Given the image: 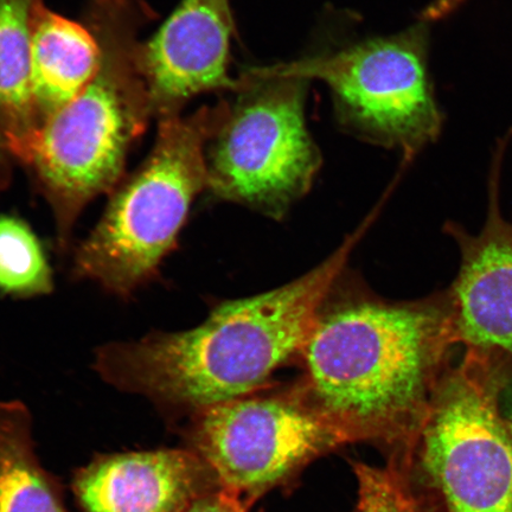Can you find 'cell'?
I'll return each mask as SVG.
<instances>
[{"label": "cell", "instance_id": "cell-8", "mask_svg": "<svg viewBox=\"0 0 512 512\" xmlns=\"http://www.w3.org/2000/svg\"><path fill=\"white\" fill-rule=\"evenodd\" d=\"M188 439L219 489L246 512L312 460L347 444L296 383L191 414Z\"/></svg>", "mask_w": 512, "mask_h": 512}, {"label": "cell", "instance_id": "cell-1", "mask_svg": "<svg viewBox=\"0 0 512 512\" xmlns=\"http://www.w3.org/2000/svg\"><path fill=\"white\" fill-rule=\"evenodd\" d=\"M341 279L300 355L297 387L347 443L371 441L412 458L456 347L446 292L388 302Z\"/></svg>", "mask_w": 512, "mask_h": 512}, {"label": "cell", "instance_id": "cell-11", "mask_svg": "<svg viewBox=\"0 0 512 512\" xmlns=\"http://www.w3.org/2000/svg\"><path fill=\"white\" fill-rule=\"evenodd\" d=\"M217 489L202 459L179 448L106 454L82 467L73 482L82 512H183Z\"/></svg>", "mask_w": 512, "mask_h": 512}, {"label": "cell", "instance_id": "cell-7", "mask_svg": "<svg viewBox=\"0 0 512 512\" xmlns=\"http://www.w3.org/2000/svg\"><path fill=\"white\" fill-rule=\"evenodd\" d=\"M285 66L325 82L338 124L363 142L400 150L412 160L440 136L444 117L428 73L424 24Z\"/></svg>", "mask_w": 512, "mask_h": 512}, {"label": "cell", "instance_id": "cell-14", "mask_svg": "<svg viewBox=\"0 0 512 512\" xmlns=\"http://www.w3.org/2000/svg\"><path fill=\"white\" fill-rule=\"evenodd\" d=\"M30 409L0 401V512H68L35 451Z\"/></svg>", "mask_w": 512, "mask_h": 512}, {"label": "cell", "instance_id": "cell-13", "mask_svg": "<svg viewBox=\"0 0 512 512\" xmlns=\"http://www.w3.org/2000/svg\"><path fill=\"white\" fill-rule=\"evenodd\" d=\"M36 0H0V131L15 163L28 164L38 121L31 91L30 18Z\"/></svg>", "mask_w": 512, "mask_h": 512}, {"label": "cell", "instance_id": "cell-12", "mask_svg": "<svg viewBox=\"0 0 512 512\" xmlns=\"http://www.w3.org/2000/svg\"><path fill=\"white\" fill-rule=\"evenodd\" d=\"M31 91L40 125L68 105L93 78L99 43L85 23L36 0L31 10Z\"/></svg>", "mask_w": 512, "mask_h": 512}, {"label": "cell", "instance_id": "cell-18", "mask_svg": "<svg viewBox=\"0 0 512 512\" xmlns=\"http://www.w3.org/2000/svg\"><path fill=\"white\" fill-rule=\"evenodd\" d=\"M15 160L12 158L5 143L2 131H0V194L8 190L14 176Z\"/></svg>", "mask_w": 512, "mask_h": 512}, {"label": "cell", "instance_id": "cell-10", "mask_svg": "<svg viewBox=\"0 0 512 512\" xmlns=\"http://www.w3.org/2000/svg\"><path fill=\"white\" fill-rule=\"evenodd\" d=\"M234 32L230 0L178 4L140 49L153 117L181 115L198 95L238 91L241 81L228 72Z\"/></svg>", "mask_w": 512, "mask_h": 512}, {"label": "cell", "instance_id": "cell-4", "mask_svg": "<svg viewBox=\"0 0 512 512\" xmlns=\"http://www.w3.org/2000/svg\"><path fill=\"white\" fill-rule=\"evenodd\" d=\"M229 113L230 102L221 100L187 117L158 120L150 155L108 195L104 215L76 248V279L126 299L158 277L192 202L207 190L208 146Z\"/></svg>", "mask_w": 512, "mask_h": 512}, {"label": "cell", "instance_id": "cell-6", "mask_svg": "<svg viewBox=\"0 0 512 512\" xmlns=\"http://www.w3.org/2000/svg\"><path fill=\"white\" fill-rule=\"evenodd\" d=\"M510 381L464 354L440 383L414 454L446 512H512V438L502 412Z\"/></svg>", "mask_w": 512, "mask_h": 512}, {"label": "cell", "instance_id": "cell-2", "mask_svg": "<svg viewBox=\"0 0 512 512\" xmlns=\"http://www.w3.org/2000/svg\"><path fill=\"white\" fill-rule=\"evenodd\" d=\"M361 235L291 283L217 306L194 329L102 345L95 351L96 374L168 414L191 415L260 392L275 371L299 361L320 306Z\"/></svg>", "mask_w": 512, "mask_h": 512}, {"label": "cell", "instance_id": "cell-9", "mask_svg": "<svg viewBox=\"0 0 512 512\" xmlns=\"http://www.w3.org/2000/svg\"><path fill=\"white\" fill-rule=\"evenodd\" d=\"M502 152L492 164L488 216L480 233L447 223L462 262L446 297L456 345L512 380V221L499 207Z\"/></svg>", "mask_w": 512, "mask_h": 512}, {"label": "cell", "instance_id": "cell-17", "mask_svg": "<svg viewBox=\"0 0 512 512\" xmlns=\"http://www.w3.org/2000/svg\"><path fill=\"white\" fill-rule=\"evenodd\" d=\"M183 512H246L220 489L197 497Z\"/></svg>", "mask_w": 512, "mask_h": 512}, {"label": "cell", "instance_id": "cell-15", "mask_svg": "<svg viewBox=\"0 0 512 512\" xmlns=\"http://www.w3.org/2000/svg\"><path fill=\"white\" fill-rule=\"evenodd\" d=\"M53 290V272L40 240L24 221L0 215V292L31 298Z\"/></svg>", "mask_w": 512, "mask_h": 512}, {"label": "cell", "instance_id": "cell-5", "mask_svg": "<svg viewBox=\"0 0 512 512\" xmlns=\"http://www.w3.org/2000/svg\"><path fill=\"white\" fill-rule=\"evenodd\" d=\"M240 81L207 153V190L280 220L311 189L322 166L305 123L310 80L284 64L253 70Z\"/></svg>", "mask_w": 512, "mask_h": 512}, {"label": "cell", "instance_id": "cell-19", "mask_svg": "<svg viewBox=\"0 0 512 512\" xmlns=\"http://www.w3.org/2000/svg\"><path fill=\"white\" fill-rule=\"evenodd\" d=\"M502 412L512 438V380L505 386L502 393Z\"/></svg>", "mask_w": 512, "mask_h": 512}, {"label": "cell", "instance_id": "cell-3", "mask_svg": "<svg viewBox=\"0 0 512 512\" xmlns=\"http://www.w3.org/2000/svg\"><path fill=\"white\" fill-rule=\"evenodd\" d=\"M157 14L146 0H87L83 23L99 43L93 78L38 131L25 169L53 211L60 251L89 203L126 175L153 117L140 32Z\"/></svg>", "mask_w": 512, "mask_h": 512}, {"label": "cell", "instance_id": "cell-16", "mask_svg": "<svg viewBox=\"0 0 512 512\" xmlns=\"http://www.w3.org/2000/svg\"><path fill=\"white\" fill-rule=\"evenodd\" d=\"M357 512H427L416 501L405 480L392 469L355 465Z\"/></svg>", "mask_w": 512, "mask_h": 512}]
</instances>
